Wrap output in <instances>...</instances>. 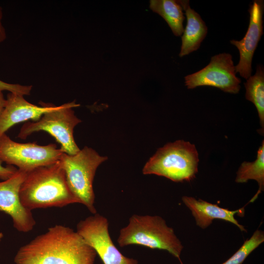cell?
I'll use <instances>...</instances> for the list:
<instances>
[{"instance_id": "18", "label": "cell", "mask_w": 264, "mask_h": 264, "mask_svg": "<svg viewBox=\"0 0 264 264\" xmlns=\"http://www.w3.org/2000/svg\"><path fill=\"white\" fill-rule=\"evenodd\" d=\"M264 242V231L256 230L233 255L221 264H242L248 256Z\"/></svg>"}, {"instance_id": "6", "label": "cell", "mask_w": 264, "mask_h": 264, "mask_svg": "<svg viewBox=\"0 0 264 264\" xmlns=\"http://www.w3.org/2000/svg\"><path fill=\"white\" fill-rule=\"evenodd\" d=\"M79 106L75 101L56 106L37 121L24 124L18 137L24 139L33 132L44 131L54 137L64 153L69 155L77 154L80 149L75 142L73 130L81 120L75 115L72 108Z\"/></svg>"}, {"instance_id": "2", "label": "cell", "mask_w": 264, "mask_h": 264, "mask_svg": "<svg viewBox=\"0 0 264 264\" xmlns=\"http://www.w3.org/2000/svg\"><path fill=\"white\" fill-rule=\"evenodd\" d=\"M19 197L22 205L30 211L79 203L68 186L60 160L27 172Z\"/></svg>"}, {"instance_id": "17", "label": "cell", "mask_w": 264, "mask_h": 264, "mask_svg": "<svg viewBox=\"0 0 264 264\" xmlns=\"http://www.w3.org/2000/svg\"><path fill=\"white\" fill-rule=\"evenodd\" d=\"M244 84L246 92L245 98L255 106L261 126V134L264 128V69L258 65L255 74L246 79Z\"/></svg>"}, {"instance_id": "16", "label": "cell", "mask_w": 264, "mask_h": 264, "mask_svg": "<svg viewBox=\"0 0 264 264\" xmlns=\"http://www.w3.org/2000/svg\"><path fill=\"white\" fill-rule=\"evenodd\" d=\"M250 179L256 180L259 185V189L257 193L249 201V202L252 203L257 199L264 188V140L257 151L256 160L253 162H242L237 172L235 179L237 183H246Z\"/></svg>"}, {"instance_id": "22", "label": "cell", "mask_w": 264, "mask_h": 264, "mask_svg": "<svg viewBox=\"0 0 264 264\" xmlns=\"http://www.w3.org/2000/svg\"><path fill=\"white\" fill-rule=\"evenodd\" d=\"M6 105V99H4L2 90L0 89V117Z\"/></svg>"}, {"instance_id": "3", "label": "cell", "mask_w": 264, "mask_h": 264, "mask_svg": "<svg viewBox=\"0 0 264 264\" xmlns=\"http://www.w3.org/2000/svg\"><path fill=\"white\" fill-rule=\"evenodd\" d=\"M117 242L122 247L136 244L165 250L179 260L183 249L173 228L157 215H132L120 229Z\"/></svg>"}, {"instance_id": "23", "label": "cell", "mask_w": 264, "mask_h": 264, "mask_svg": "<svg viewBox=\"0 0 264 264\" xmlns=\"http://www.w3.org/2000/svg\"><path fill=\"white\" fill-rule=\"evenodd\" d=\"M3 234L2 233L0 232V242L2 238H3Z\"/></svg>"}, {"instance_id": "19", "label": "cell", "mask_w": 264, "mask_h": 264, "mask_svg": "<svg viewBox=\"0 0 264 264\" xmlns=\"http://www.w3.org/2000/svg\"><path fill=\"white\" fill-rule=\"evenodd\" d=\"M0 89L7 90L10 93L21 95H29L32 89V86H23L5 83L0 80Z\"/></svg>"}, {"instance_id": "7", "label": "cell", "mask_w": 264, "mask_h": 264, "mask_svg": "<svg viewBox=\"0 0 264 264\" xmlns=\"http://www.w3.org/2000/svg\"><path fill=\"white\" fill-rule=\"evenodd\" d=\"M63 153L54 144L41 146L35 143H20L5 133L0 135V161L26 172L54 164L60 160Z\"/></svg>"}, {"instance_id": "11", "label": "cell", "mask_w": 264, "mask_h": 264, "mask_svg": "<svg viewBox=\"0 0 264 264\" xmlns=\"http://www.w3.org/2000/svg\"><path fill=\"white\" fill-rule=\"evenodd\" d=\"M264 10V0H254L248 9L249 23L245 36L240 41H230V43L237 47L240 53V60L235 66L236 72L246 79L251 76L253 55L263 34Z\"/></svg>"}, {"instance_id": "9", "label": "cell", "mask_w": 264, "mask_h": 264, "mask_svg": "<svg viewBox=\"0 0 264 264\" xmlns=\"http://www.w3.org/2000/svg\"><path fill=\"white\" fill-rule=\"evenodd\" d=\"M188 89L199 86H211L225 92L236 94L241 88V80L236 76L232 56L222 53L211 58L205 67L184 77Z\"/></svg>"}, {"instance_id": "14", "label": "cell", "mask_w": 264, "mask_h": 264, "mask_svg": "<svg viewBox=\"0 0 264 264\" xmlns=\"http://www.w3.org/2000/svg\"><path fill=\"white\" fill-rule=\"evenodd\" d=\"M185 11L187 23L181 37L180 57L197 50L205 38L208 31L205 22L198 13L192 9L187 0H177Z\"/></svg>"}, {"instance_id": "21", "label": "cell", "mask_w": 264, "mask_h": 264, "mask_svg": "<svg viewBox=\"0 0 264 264\" xmlns=\"http://www.w3.org/2000/svg\"><path fill=\"white\" fill-rule=\"evenodd\" d=\"M2 9L1 6L0 5V43L3 42L6 38V33L5 29L4 28L2 23Z\"/></svg>"}, {"instance_id": "10", "label": "cell", "mask_w": 264, "mask_h": 264, "mask_svg": "<svg viewBox=\"0 0 264 264\" xmlns=\"http://www.w3.org/2000/svg\"><path fill=\"white\" fill-rule=\"evenodd\" d=\"M27 172L18 169L11 177L0 182V210L10 216L14 227L21 232H28L36 221L31 211L22 204L19 191Z\"/></svg>"}, {"instance_id": "5", "label": "cell", "mask_w": 264, "mask_h": 264, "mask_svg": "<svg viewBox=\"0 0 264 264\" xmlns=\"http://www.w3.org/2000/svg\"><path fill=\"white\" fill-rule=\"evenodd\" d=\"M107 159L93 149L85 147L74 155L64 153L60 160L68 186L79 203L96 214L93 182L98 166Z\"/></svg>"}, {"instance_id": "12", "label": "cell", "mask_w": 264, "mask_h": 264, "mask_svg": "<svg viewBox=\"0 0 264 264\" xmlns=\"http://www.w3.org/2000/svg\"><path fill=\"white\" fill-rule=\"evenodd\" d=\"M41 103V106L32 104L27 102L23 96L10 92L0 117V135L20 122L30 119L37 121L44 114L56 107L52 104Z\"/></svg>"}, {"instance_id": "8", "label": "cell", "mask_w": 264, "mask_h": 264, "mask_svg": "<svg viewBox=\"0 0 264 264\" xmlns=\"http://www.w3.org/2000/svg\"><path fill=\"white\" fill-rule=\"evenodd\" d=\"M109 225L108 219L96 213L80 221L76 231L95 250L104 264H138L137 260L124 256L114 244Z\"/></svg>"}, {"instance_id": "1", "label": "cell", "mask_w": 264, "mask_h": 264, "mask_svg": "<svg viewBox=\"0 0 264 264\" xmlns=\"http://www.w3.org/2000/svg\"><path fill=\"white\" fill-rule=\"evenodd\" d=\"M95 250L71 228L56 225L22 246L16 264H94Z\"/></svg>"}, {"instance_id": "24", "label": "cell", "mask_w": 264, "mask_h": 264, "mask_svg": "<svg viewBox=\"0 0 264 264\" xmlns=\"http://www.w3.org/2000/svg\"><path fill=\"white\" fill-rule=\"evenodd\" d=\"M181 264H183L182 262H181Z\"/></svg>"}, {"instance_id": "4", "label": "cell", "mask_w": 264, "mask_h": 264, "mask_svg": "<svg viewBox=\"0 0 264 264\" xmlns=\"http://www.w3.org/2000/svg\"><path fill=\"white\" fill-rule=\"evenodd\" d=\"M198 154L194 144L176 140L159 148L144 165V175H155L174 182L190 181L198 172Z\"/></svg>"}, {"instance_id": "20", "label": "cell", "mask_w": 264, "mask_h": 264, "mask_svg": "<svg viewBox=\"0 0 264 264\" xmlns=\"http://www.w3.org/2000/svg\"><path fill=\"white\" fill-rule=\"evenodd\" d=\"M1 163L0 161V179L5 180L14 175L18 169L11 165L4 167Z\"/></svg>"}, {"instance_id": "15", "label": "cell", "mask_w": 264, "mask_h": 264, "mask_svg": "<svg viewBox=\"0 0 264 264\" xmlns=\"http://www.w3.org/2000/svg\"><path fill=\"white\" fill-rule=\"evenodd\" d=\"M149 7L164 19L175 36H180L183 34V22L185 17L177 0H151Z\"/></svg>"}, {"instance_id": "13", "label": "cell", "mask_w": 264, "mask_h": 264, "mask_svg": "<svg viewBox=\"0 0 264 264\" xmlns=\"http://www.w3.org/2000/svg\"><path fill=\"white\" fill-rule=\"evenodd\" d=\"M182 200L186 206L190 210L196 221L197 226L202 229L209 227L214 220H224L236 225L241 231L247 232L244 226L240 224L235 218L236 214L243 216L244 207L236 210L220 207L217 204H213L201 199H196L192 197L184 196Z\"/></svg>"}]
</instances>
